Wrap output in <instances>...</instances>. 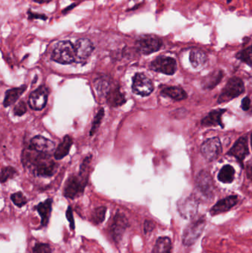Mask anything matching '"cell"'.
Returning <instances> with one entry per match:
<instances>
[{
    "label": "cell",
    "mask_w": 252,
    "mask_h": 253,
    "mask_svg": "<svg viewBox=\"0 0 252 253\" xmlns=\"http://www.w3.org/2000/svg\"><path fill=\"white\" fill-rule=\"evenodd\" d=\"M179 213L184 219L192 218L198 212V202L195 197L189 196L184 200H180L178 205Z\"/></svg>",
    "instance_id": "cell-13"
},
{
    "label": "cell",
    "mask_w": 252,
    "mask_h": 253,
    "mask_svg": "<svg viewBox=\"0 0 252 253\" xmlns=\"http://www.w3.org/2000/svg\"><path fill=\"white\" fill-rule=\"evenodd\" d=\"M161 94L176 101H181L187 98L186 92L180 87H165L161 90Z\"/></svg>",
    "instance_id": "cell-24"
},
{
    "label": "cell",
    "mask_w": 252,
    "mask_h": 253,
    "mask_svg": "<svg viewBox=\"0 0 252 253\" xmlns=\"http://www.w3.org/2000/svg\"><path fill=\"white\" fill-rule=\"evenodd\" d=\"M242 109L244 110V111H249L250 110V107H251V100H250V98L245 97L242 101Z\"/></svg>",
    "instance_id": "cell-39"
},
{
    "label": "cell",
    "mask_w": 252,
    "mask_h": 253,
    "mask_svg": "<svg viewBox=\"0 0 252 253\" xmlns=\"http://www.w3.org/2000/svg\"><path fill=\"white\" fill-rule=\"evenodd\" d=\"M95 87L100 94H108L109 92V83L106 80L99 79L95 83Z\"/></svg>",
    "instance_id": "cell-33"
},
{
    "label": "cell",
    "mask_w": 252,
    "mask_h": 253,
    "mask_svg": "<svg viewBox=\"0 0 252 253\" xmlns=\"http://www.w3.org/2000/svg\"><path fill=\"white\" fill-rule=\"evenodd\" d=\"M223 77V72L221 71H216L206 77L202 82V86L204 89L210 90L214 88L219 84Z\"/></svg>",
    "instance_id": "cell-23"
},
{
    "label": "cell",
    "mask_w": 252,
    "mask_h": 253,
    "mask_svg": "<svg viewBox=\"0 0 252 253\" xmlns=\"http://www.w3.org/2000/svg\"><path fill=\"white\" fill-rule=\"evenodd\" d=\"M189 60L194 68H201L205 65L207 60V56L203 50L200 49H193L191 50Z\"/></svg>",
    "instance_id": "cell-22"
},
{
    "label": "cell",
    "mask_w": 252,
    "mask_h": 253,
    "mask_svg": "<svg viewBox=\"0 0 252 253\" xmlns=\"http://www.w3.org/2000/svg\"><path fill=\"white\" fill-rule=\"evenodd\" d=\"M75 62L81 63L86 62L88 58L91 56L94 45L93 42L88 39H79L75 42Z\"/></svg>",
    "instance_id": "cell-11"
},
{
    "label": "cell",
    "mask_w": 252,
    "mask_h": 253,
    "mask_svg": "<svg viewBox=\"0 0 252 253\" xmlns=\"http://www.w3.org/2000/svg\"><path fill=\"white\" fill-rule=\"evenodd\" d=\"M235 170L231 165H225L218 174V180L225 184H229L234 181Z\"/></svg>",
    "instance_id": "cell-27"
},
{
    "label": "cell",
    "mask_w": 252,
    "mask_h": 253,
    "mask_svg": "<svg viewBox=\"0 0 252 253\" xmlns=\"http://www.w3.org/2000/svg\"><path fill=\"white\" fill-rule=\"evenodd\" d=\"M52 203H53L52 199H47L45 202L38 204L36 208L41 216V225L43 227L47 226V223L49 222L52 211Z\"/></svg>",
    "instance_id": "cell-18"
},
{
    "label": "cell",
    "mask_w": 252,
    "mask_h": 253,
    "mask_svg": "<svg viewBox=\"0 0 252 253\" xmlns=\"http://www.w3.org/2000/svg\"><path fill=\"white\" fill-rule=\"evenodd\" d=\"M245 91L244 82L238 77H234L229 80L224 88L222 90L217 102L219 104L226 103L238 97Z\"/></svg>",
    "instance_id": "cell-4"
},
{
    "label": "cell",
    "mask_w": 252,
    "mask_h": 253,
    "mask_svg": "<svg viewBox=\"0 0 252 253\" xmlns=\"http://www.w3.org/2000/svg\"><path fill=\"white\" fill-rule=\"evenodd\" d=\"M12 202H13L16 206L19 207V208H22L24 205H26L28 200H27L26 197L22 194L21 192H18V193H13L10 196Z\"/></svg>",
    "instance_id": "cell-32"
},
{
    "label": "cell",
    "mask_w": 252,
    "mask_h": 253,
    "mask_svg": "<svg viewBox=\"0 0 252 253\" xmlns=\"http://www.w3.org/2000/svg\"><path fill=\"white\" fill-rule=\"evenodd\" d=\"M104 116H105V111H104L103 108H101L99 110L98 114H96V117L94 118V120H93V125H92V128L90 129V135H93V134H95V132L97 130L98 128L100 126L101 123H102V119H103Z\"/></svg>",
    "instance_id": "cell-31"
},
{
    "label": "cell",
    "mask_w": 252,
    "mask_h": 253,
    "mask_svg": "<svg viewBox=\"0 0 252 253\" xmlns=\"http://www.w3.org/2000/svg\"><path fill=\"white\" fill-rule=\"evenodd\" d=\"M128 225V220L125 215L117 212L109 226V233L114 242H118L121 240Z\"/></svg>",
    "instance_id": "cell-8"
},
{
    "label": "cell",
    "mask_w": 252,
    "mask_h": 253,
    "mask_svg": "<svg viewBox=\"0 0 252 253\" xmlns=\"http://www.w3.org/2000/svg\"><path fill=\"white\" fill-rule=\"evenodd\" d=\"M26 89L27 86L25 84V85H22L21 87L7 90L5 93V96H4V102H3L4 106L7 108V107L10 106V105L14 104L19 99V98L23 94Z\"/></svg>",
    "instance_id": "cell-20"
},
{
    "label": "cell",
    "mask_w": 252,
    "mask_h": 253,
    "mask_svg": "<svg viewBox=\"0 0 252 253\" xmlns=\"http://www.w3.org/2000/svg\"><path fill=\"white\" fill-rule=\"evenodd\" d=\"M155 228V224L151 220H145L144 224V230L145 234L152 233L154 229Z\"/></svg>",
    "instance_id": "cell-36"
},
{
    "label": "cell",
    "mask_w": 252,
    "mask_h": 253,
    "mask_svg": "<svg viewBox=\"0 0 252 253\" xmlns=\"http://www.w3.org/2000/svg\"><path fill=\"white\" fill-rule=\"evenodd\" d=\"M232 0H227V3H230Z\"/></svg>",
    "instance_id": "cell-41"
},
{
    "label": "cell",
    "mask_w": 252,
    "mask_h": 253,
    "mask_svg": "<svg viewBox=\"0 0 252 253\" xmlns=\"http://www.w3.org/2000/svg\"><path fill=\"white\" fill-rule=\"evenodd\" d=\"M224 112H226V110H215V111H211L208 116L202 120L201 124L204 126H219L223 127V125L221 121V116Z\"/></svg>",
    "instance_id": "cell-19"
},
{
    "label": "cell",
    "mask_w": 252,
    "mask_h": 253,
    "mask_svg": "<svg viewBox=\"0 0 252 253\" xmlns=\"http://www.w3.org/2000/svg\"><path fill=\"white\" fill-rule=\"evenodd\" d=\"M196 186L199 192L202 193L203 196L210 199L214 195V187H213V180L208 172L206 171H201L198 174L196 179Z\"/></svg>",
    "instance_id": "cell-15"
},
{
    "label": "cell",
    "mask_w": 252,
    "mask_h": 253,
    "mask_svg": "<svg viewBox=\"0 0 252 253\" xmlns=\"http://www.w3.org/2000/svg\"><path fill=\"white\" fill-rule=\"evenodd\" d=\"M162 45V40L152 34L142 36L136 42V50L143 55L155 53L161 48Z\"/></svg>",
    "instance_id": "cell-5"
},
{
    "label": "cell",
    "mask_w": 252,
    "mask_h": 253,
    "mask_svg": "<svg viewBox=\"0 0 252 253\" xmlns=\"http://www.w3.org/2000/svg\"><path fill=\"white\" fill-rule=\"evenodd\" d=\"M108 102L110 106L118 107L125 103L124 94L118 89H114L108 93Z\"/></svg>",
    "instance_id": "cell-26"
},
{
    "label": "cell",
    "mask_w": 252,
    "mask_h": 253,
    "mask_svg": "<svg viewBox=\"0 0 252 253\" xmlns=\"http://www.w3.org/2000/svg\"><path fill=\"white\" fill-rule=\"evenodd\" d=\"M133 93L142 96H149L154 90L153 84L146 76L143 74H136L133 78Z\"/></svg>",
    "instance_id": "cell-9"
},
{
    "label": "cell",
    "mask_w": 252,
    "mask_h": 253,
    "mask_svg": "<svg viewBox=\"0 0 252 253\" xmlns=\"http://www.w3.org/2000/svg\"><path fill=\"white\" fill-rule=\"evenodd\" d=\"M87 181V177L82 176L81 175L78 177L75 175L70 177L65 184V190H64V195L65 197L73 199L82 194Z\"/></svg>",
    "instance_id": "cell-6"
},
{
    "label": "cell",
    "mask_w": 252,
    "mask_h": 253,
    "mask_svg": "<svg viewBox=\"0 0 252 253\" xmlns=\"http://www.w3.org/2000/svg\"><path fill=\"white\" fill-rule=\"evenodd\" d=\"M37 154L24 151L22 156V161L25 165L33 168V170L36 173L37 175L43 177L52 176L56 172L57 169V165L54 163L51 159L49 157V155L44 153H38Z\"/></svg>",
    "instance_id": "cell-1"
},
{
    "label": "cell",
    "mask_w": 252,
    "mask_h": 253,
    "mask_svg": "<svg viewBox=\"0 0 252 253\" xmlns=\"http://www.w3.org/2000/svg\"><path fill=\"white\" fill-rule=\"evenodd\" d=\"M48 89L46 86L41 85L30 95L28 104L31 109L41 111L47 105Z\"/></svg>",
    "instance_id": "cell-12"
},
{
    "label": "cell",
    "mask_w": 252,
    "mask_h": 253,
    "mask_svg": "<svg viewBox=\"0 0 252 253\" xmlns=\"http://www.w3.org/2000/svg\"><path fill=\"white\" fill-rule=\"evenodd\" d=\"M229 156L236 158L242 163L246 156L249 154L248 138L247 136L241 137L235 143L227 153Z\"/></svg>",
    "instance_id": "cell-16"
},
{
    "label": "cell",
    "mask_w": 252,
    "mask_h": 253,
    "mask_svg": "<svg viewBox=\"0 0 252 253\" xmlns=\"http://www.w3.org/2000/svg\"><path fill=\"white\" fill-rule=\"evenodd\" d=\"M107 208L106 207H99L96 208L93 213H92V221L93 224H100L103 222L105 219V215H106Z\"/></svg>",
    "instance_id": "cell-28"
},
{
    "label": "cell",
    "mask_w": 252,
    "mask_h": 253,
    "mask_svg": "<svg viewBox=\"0 0 252 253\" xmlns=\"http://www.w3.org/2000/svg\"><path fill=\"white\" fill-rule=\"evenodd\" d=\"M203 156L209 162L216 160L222 151L221 142L217 137L209 138L201 147Z\"/></svg>",
    "instance_id": "cell-10"
},
{
    "label": "cell",
    "mask_w": 252,
    "mask_h": 253,
    "mask_svg": "<svg viewBox=\"0 0 252 253\" xmlns=\"http://www.w3.org/2000/svg\"><path fill=\"white\" fill-rule=\"evenodd\" d=\"M238 198L237 196H231L219 201L210 210V215H216L223 212H227L238 204Z\"/></svg>",
    "instance_id": "cell-17"
},
{
    "label": "cell",
    "mask_w": 252,
    "mask_h": 253,
    "mask_svg": "<svg viewBox=\"0 0 252 253\" xmlns=\"http://www.w3.org/2000/svg\"><path fill=\"white\" fill-rule=\"evenodd\" d=\"M51 59L62 65H68L75 61L74 44L70 41H60L55 45Z\"/></svg>",
    "instance_id": "cell-3"
},
{
    "label": "cell",
    "mask_w": 252,
    "mask_h": 253,
    "mask_svg": "<svg viewBox=\"0 0 252 253\" xmlns=\"http://www.w3.org/2000/svg\"><path fill=\"white\" fill-rule=\"evenodd\" d=\"M33 1L38 3V4H44V3L49 2V1H51V0H33Z\"/></svg>",
    "instance_id": "cell-40"
},
{
    "label": "cell",
    "mask_w": 252,
    "mask_h": 253,
    "mask_svg": "<svg viewBox=\"0 0 252 253\" xmlns=\"http://www.w3.org/2000/svg\"><path fill=\"white\" fill-rule=\"evenodd\" d=\"M34 253H51V248L47 244H36L33 249Z\"/></svg>",
    "instance_id": "cell-34"
},
{
    "label": "cell",
    "mask_w": 252,
    "mask_h": 253,
    "mask_svg": "<svg viewBox=\"0 0 252 253\" xmlns=\"http://www.w3.org/2000/svg\"><path fill=\"white\" fill-rule=\"evenodd\" d=\"M55 149V143L41 135H36L31 139L29 150L50 155Z\"/></svg>",
    "instance_id": "cell-14"
},
{
    "label": "cell",
    "mask_w": 252,
    "mask_h": 253,
    "mask_svg": "<svg viewBox=\"0 0 252 253\" xmlns=\"http://www.w3.org/2000/svg\"><path fill=\"white\" fill-rule=\"evenodd\" d=\"M27 112V105L23 101H20L17 105L15 106L13 109V114L14 115L22 117V115Z\"/></svg>",
    "instance_id": "cell-35"
},
{
    "label": "cell",
    "mask_w": 252,
    "mask_h": 253,
    "mask_svg": "<svg viewBox=\"0 0 252 253\" xmlns=\"http://www.w3.org/2000/svg\"><path fill=\"white\" fill-rule=\"evenodd\" d=\"M171 239L167 236H162L157 239L152 253H171Z\"/></svg>",
    "instance_id": "cell-25"
},
{
    "label": "cell",
    "mask_w": 252,
    "mask_h": 253,
    "mask_svg": "<svg viewBox=\"0 0 252 253\" xmlns=\"http://www.w3.org/2000/svg\"><path fill=\"white\" fill-rule=\"evenodd\" d=\"M28 16L29 19H40L43 20H46L47 19V16L44 14H38V13H33L31 10L28 11Z\"/></svg>",
    "instance_id": "cell-38"
},
{
    "label": "cell",
    "mask_w": 252,
    "mask_h": 253,
    "mask_svg": "<svg viewBox=\"0 0 252 253\" xmlns=\"http://www.w3.org/2000/svg\"><path fill=\"white\" fill-rule=\"evenodd\" d=\"M72 144V139L70 135H65L62 142L59 144L54 153L56 160H60L68 156Z\"/></svg>",
    "instance_id": "cell-21"
},
{
    "label": "cell",
    "mask_w": 252,
    "mask_h": 253,
    "mask_svg": "<svg viewBox=\"0 0 252 253\" xmlns=\"http://www.w3.org/2000/svg\"><path fill=\"white\" fill-rule=\"evenodd\" d=\"M16 175H17V172L12 167L1 168L0 170V182L4 183L10 178H14Z\"/></svg>",
    "instance_id": "cell-29"
},
{
    "label": "cell",
    "mask_w": 252,
    "mask_h": 253,
    "mask_svg": "<svg viewBox=\"0 0 252 253\" xmlns=\"http://www.w3.org/2000/svg\"><path fill=\"white\" fill-rule=\"evenodd\" d=\"M66 216L68 218V221L71 223V229L73 230L75 228V223H74L73 215H72V211L71 208H68L66 212Z\"/></svg>",
    "instance_id": "cell-37"
},
{
    "label": "cell",
    "mask_w": 252,
    "mask_h": 253,
    "mask_svg": "<svg viewBox=\"0 0 252 253\" xmlns=\"http://www.w3.org/2000/svg\"><path fill=\"white\" fill-rule=\"evenodd\" d=\"M150 68L156 72L167 75H173L177 70L176 59L170 56H160L154 59L150 64Z\"/></svg>",
    "instance_id": "cell-7"
},
{
    "label": "cell",
    "mask_w": 252,
    "mask_h": 253,
    "mask_svg": "<svg viewBox=\"0 0 252 253\" xmlns=\"http://www.w3.org/2000/svg\"><path fill=\"white\" fill-rule=\"evenodd\" d=\"M206 223L207 221L204 216L192 218V221L186 226L182 235V242L184 246H192L198 241L204 232Z\"/></svg>",
    "instance_id": "cell-2"
},
{
    "label": "cell",
    "mask_w": 252,
    "mask_h": 253,
    "mask_svg": "<svg viewBox=\"0 0 252 253\" xmlns=\"http://www.w3.org/2000/svg\"><path fill=\"white\" fill-rule=\"evenodd\" d=\"M236 58L241 62L247 63L249 66H252V47L249 46L247 48L244 49L241 51L238 52L236 55Z\"/></svg>",
    "instance_id": "cell-30"
}]
</instances>
